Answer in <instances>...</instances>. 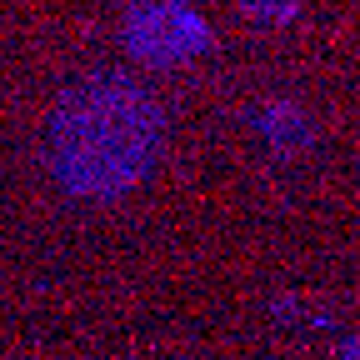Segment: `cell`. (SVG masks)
Wrapping results in <instances>:
<instances>
[{
	"instance_id": "6da1fadb",
	"label": "cell",
	"mask_w": 360,
	"mask_h": 360,
	"mask_svg": "<svg viewBox=\"0 0 360 360\" xmlns=\"http://www.w3.org/2000/svg\"><path fill=\"white\" fill-rule=\"evenodd\" d=\"M155 130H160V115L146 90L125 80H90L60 101L51 146L70 186L115 191L130 175H141V165L150 160Z\"/></svg>"
},
{
	"instance_id": "7a4b0ae2",
	"label": "cell",
	"mask_w": 360,
	"mask_h": 360,
	"mask_svg": "<svg viewBox=\"0 0 360 360\" xmlns=\"http://www.w3.org/2000/svg\"><path fill=\"white\" fill-rule=\"evenodd\" d=\"M210 30L200 25V15L180 0H141L130 15H125V45L141 60L150 65H170V60H186L195 51H205Z\"/></svg>"
}]
</instances>
